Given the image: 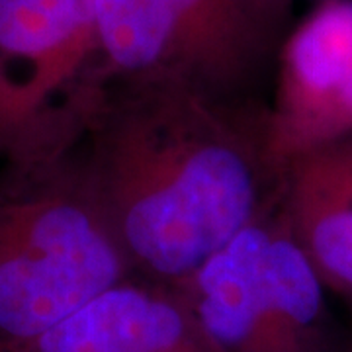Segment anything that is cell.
I'll return each mask as SVG.
<instances>
[{
  "label": "cell",
  "instance_id": "cell-6",
  "mask_svg": "<svg viewBox=\"0 0 352 352\" xmlns=\"http://www.w3.org/2000/svg\"><path fill=\"white\" fill-rule=\"evenodd\" d=\"M292 159V237L323 284L352 300V138L329 141Z\"/></svg>",
  "mask_w": 352,
  "mask_h": 352
},
{
  "label": "cell",
  "instance_id": "cell-7",
  "mask_svg": "<svg viewBox=\"0 0 352 352\" xmlns=\"http://www.w3.org/2000/svg\"><path fill=\"white\" fill-rule=\"evenodd\" d=\"M176 16V73L186 80H229L256 65L282 22L252 0H170Z\"/></svg>",
  "mask_w": 352,
  "mask_h": 352
},
{
  "label": "cell",
  "instance_id": "cell-9",
  "mask_svg": "<svg viewBox=\"0 0 352 352\" xmlns=\"http://www.w3.org/2000/svg\"><path fill=\"white\" fill-rule=\"evenodd\" d=\"M96 45L122 73H176V16L170 0H94Z\"/></svg>",
  "mask_w": 352,
  "mask_h": 352
},
{
  "label": "cell",
  "instance_id": "cell-8",
  "mask_svg": "<svg viewBox=\"0 0 352 352\" xmlns=\"http://www.w3.org/2000/svg\"><path fill=\"white\" fill-rule=\"evenodd\" d=\"M94 45V0H0L2 75L24 67L32 87H50Z\"/></svg>",
  "mask_w": 352,
  "mask_h": 352
},
{
  "label": "cell",
  "instance_id": "cell-10",
  "mask_svg": "<svg viewBox=\"0 0 352 352\" xmlns=\"http://www.w3.org/2000/svg\"><path fill=\"white\" fill-rule=\"evenodd\" d=\"M261 10H264L266 14H270L272 18H276V20H284V16H286V8H288V2L289 0H252Z\"/></svg>",
  "mask_w": 352,
  "mask_h": 352
},
{
  "label": "cell",
  "instance_id": "cell-3",
  "mask_svg": "<svg viewBox=\"0 0 352 352\" xmlns=\"http://www.w3.org/2000/svg\"><path fill=\"white\" fill-rule=\"evenodd\" d=\"M120 278L112 237L87 206H41L0 251V339L30 346Z\"/></svg>",
  "mask_w": 352,
  "mask_h": 352
},
{
  "label": "cell",
  "instance_id": "cell-4",
  "mask_svg": "<svg viewBox=\"0 0 352 352\" xmlns=\"http://www.w3.org/2000/svg\"><path fill=\"white\" fill-rule=\"evenodd\" d=\"M280 149L296 157L352 133V0H325L282 51Z\"/></svg>",
  "mask_w": 352,
  "mask_h": 352
},
{
  "label": "cell",
  "instance_id": "cell-1",
  "mask_svg": "<svg viewBox=\"0 0 352 352\" xmlns=\"http://www.w3.org/2000/svg\"><path fill=\"white\" fill-rule=\"evenodd\" d=\"M127 129L113 147L122 243L155 274L190 280L249 227L258 175L243 143L212 126Z\"/></svg>",
  "mask_w": 352,
  "mask_h": 352
},
{
  "label": "cell",
  "instance_id": "cell-2",
  "mask_svg": "<svg viewBox=\"0 0 352 352\" xmlns=\"http://www.w3.org/2000/svg\"><path fill=\"white\" fill-rule=\"evenodd\" d=\"M182 302L212 352H352L298 241L258 223L201 264Z\"/></svg>",
  "mask_w": 352,
  "mask_h": 352
},
{
  "label": "cell",
  "instance_id": "cell-5",
  "mask_svg": "<svg viewBox=\"0 0 352 352\" xmlns=\"http://www.w3.org/2000/svg\"><path fill=\"white\" fill-rule=\"evenodd\" d=\"M25 352H212L186 305L147 289L116 284Z\"/></svg>",
  "mask_w": 352,
  "mask_h": 352
}]
</instances>
